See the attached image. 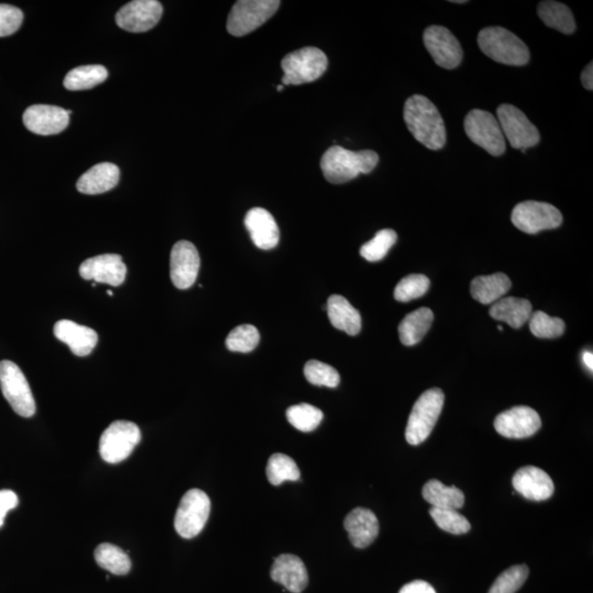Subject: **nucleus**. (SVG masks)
<instances>
[{"label": "nucleus", "instance_id": "1", "mask_svg": "<svg viewBox=\"0 0 593 593\" xmlns=\"http://www.w3.org/2000/svg\"><path fill=\"white\" fill-rule=\"evenodd\" d=\"M403 118L413 138L425 148L437 151L446 143L442 115L435 104L422 94H413L405 104Z\"/></svg>", "mask_w": 593, "mask_h": 593}, {"label": "nucleus", "instance_id": "2", "mask_svg": "<svg viewBox=\"0 0 593 593\" xmlns=\"http://www.w3.org/2000/svg\"><path fill=\"white\" fill-rule=\"evenodd\" d=\"M380 162L374 151L353 152L334 145L325 152L321 170L325 180L332 183H348L361 174H370Z\"/></svg>", "mask_w": 593, "mask_h": 593}, {"label": "nucleus", "instance_id": "3", "mask_svg": "<svg viewBox=\"0 0 593 593\" xmlns=\"http://www.w3.org/2000/svg\"><path fill=\"white\" fill-rule=\"evenodd\" d=\"M482 54L501 64L523 66L529 61V51L524 42L501 27L482 29L479 35Z\"/></svg>", "mask_w": 593, "mask_h": 593}, {"label": "nucleus", "instance_id": "4", "mask_svg": "<svg viewBox=\"0 0 593 593\" xmlns=\"http://www.w3.org/2000/svg\"><path fill=\"white\" fill-rule=\"evenodd\" d=\"M282 68V85H302L317 81L324 74L328 68V57L318 47H302L283 57Z\"/></svg>", "mask_w": 593, "mask_h": 593}, {"label": "nucleus", "instance_id": "5", "mask_svg": "<svg viewBox=\"0 0 593 593\" xmlns=\"http://www.w3.org/2000/svg\"><path fill=\"white\" fill-rule=\"evenodd\" d=\"M445 396L439 388L422 393L414 403L406 430L407 442L419 445L432 433L442 412Z\"/></svg>", "mask_w": 593, "mask_h": 593}, {"label": "nucleus", "instance_id": "6", "mask_svg": "<svg viewBox=\"0 0 593 593\" xmlns=\"http://www.w3.org/2000/svg\"><path fill=\"white\" fill-rule=\"evenodd\" d=\"M281 6L278 0H240L229 14L227 29L230 35L243 36L253 33L274 15Z\"/></svg>", "mask_w": 593, "mask_h": 593}, {"label": "nucleus", "instance_id": "7", "mask_svg": "<svg viewBox=\"0 0 593 593\" xmlns=\"http://www.w3.org/2000/svg\"><path fill=\"white\" fill-rule=\"evenodd\" d=\"M141 440V431L133 422L114 421L104 430L99 442V453L108 464H118L127 460Z\"/></svg>", "mask_w": 593, "mask_h": 593}, {"label": "nucleus", "instance_id": "8", "mask_svg": "<svg viewBox=\"0 0 593 593\" xmlns=\"http://www.w3.org/2000/svg\"><path fill=\"white\" fill-rule=\"evenodd\" d=\"M0 388L15 413L24 418L34 416L36 408L33 391L27 378L14 361H0Z\"/></svg>", "mask_w": 593, "mask_h": 593}, {"label": "nucleus", "instance_id": "9", "mask_svg": "<svg viewBox=\"0 0 593 593\" xmlns=\"http://www.w3.org/2000/svg\"><path fill=\"white\" fill-rule=\"evenodd\" d=\"M212 502L206 492L192 489L182 498L177 509L174 527L183 539L196 538L208 521Z\"/></svg>", "mask_w": 593, "mask_h": 593}, {"label": "nucleus", "instance_id": "10", "mask_svg": "<svg viewBox=\"0 0 593 593\" xmlns=\"http://www.w3.org/2000/svg\"><path fill=\"white\" fill-rule=\"evenodd\" d=\"M464 128L469 138L488 153L493 156L505 153L506 139L499 123L492 114L480 109L471 110L466 115Z\"/></svg>", "mask_w": 593, "mask_h": 593}, {"label": "nucleus", "instance_id": "11", "mask_svg": "<svg viewBox=\"0 0 593 593\" xmlns=\"http://www.w3.org/2000/svg\"><path fill=\"white\" fill-rule=\"evenodd\" d=\"M497 115L503 136L510 142L513 149L526 153L528 149L539 144V130L521 110L512 104H503L498 107Z\"/></svg>", "mask_w": 593, "mask_h": 593}, {"label": "nucleus", "instance_id": "12", "mask_svg": "<svg viewBox=\"0 0 593 593\" xmlns=\"http://www.w3.org/2000/svg\"><path fill=\"white\" fill-rule=\"evenodd\" d=\"M514 227L528 234L558 228L563 223L559 210L548 203L523 202L514 207L511 216Z\"/></svg>", "mask_w": 593, "mask_h": 593}, {"label": "nucleus", "instance_id": "13", "mask_svg": "<svg viewBox=\"0 0 593 593\" xmlns=\"http://www.w3.org/2000/svg\"><path fill=\"white\" fill-rule=\"evenodd\" d=\"M423 42L434 62L446 70H454L463 61V49L459 40L442 25H431L425 30Z\"/></svg>", "mask_w": 593, "mask_h": 593}, {"label": "nucleus", "instance_id": "14", "mask_svg": "<svg viewBox=\"0 0 593 593\" xmlns=\"http://www.w3.org/2000/svg\"><path fill=\"white\" fill-rule=\"evenodd\" d=\"M163 15V7L156 0H134L119 10L115 23L129 33L140 34L154 28Z\"/></svg>", "mask_w": 593, "mask_h": 593}, {"label": "nucleus", "instance_id": "15", "mask_svg": "<svg viewBox=\"0 0 593 593\" xmlns=\"http://www.w3.org/2000/svg\"><path fill=\"white\" fill-rule=\"evenodd\" d=\"M201 269V256L196 246L180 241L171 252V278L178 290H188L195 283Z\"/></svg>", "mask_w": 593, "mask_h": 593}, {"label": "nucleus", "instance_id": "16", "mask_svg": "<svg viewBox=\"0 0 593 593\" xmlns=\"http://www.w3.org/2000/svg\"><path fill=\"white\" fill-rule=\"evenodd\" d=\"M542 427L539 413L532 408L519 406L502 412L495 420L497 432L508 439L532 437Z\"/></svg>", "mask_w": 593, "mask_h": 593}, {"label": "nucleus", "instance_id": "17", "mask_svg": "<svg viewBox=\"0 0 593 593\" xmlns=\"http://www.w3.org/2000/svg\"><path fill=\"white\" fill-rule=\"evenodd\" d=\"M71 110L50 104H35L24 114V124L31 133L39 135L61 133L70 124Z\"/></svg>", "mask_w": 593, "mask_h": 593}, {"label": "nucleus", "instance_id": "18", "mask_svg": "<svg viewBox=\"0 0 593 593\" xmlns=\"http://www.w3.org/2000/svg\"><path fill=\"white\" fill-rule=\"evenodd\" d=\"M80 274L86 281L120 286L127 276V266L118 254L98 255L83 262Z\"/></svg>", "mask_w": 593, "mask_h": 593}, {"label": "nucleus", "instance_id": "19", "mask_svg": "<svg viewBox=\"0 0 593 593\" xmlns=\"http://www.w3.org/2000/svg\"><path fill=\"white\" fill-rule=\"evenodd\" d=\"M514 489L529 500L544 501L554 495L555 486L548 472L534 466L522 467L513 476Z\"/></svg>", "mask_w": 593, "mask_h": 593}, {"label": "nucleus", "instance_id": "20", "mask_svg": "<svg viewBox=\"0 0 593 593\" xmlns=\"http://www.w3.org/2000/svg\"><path fill=\"white\" fill-rule=\"evenodd\" d=\"M244 224L257 248L269 251L280 242V229L272 213L263 208H253L246 213Z\"/></svg>", "mask_w": 593, "mask_h": 593}, {"label": "nucleus", "instance_id": "21", "mask_svg": "<svg viewBox=\"0 0 593 593\" xmlns=\"http://www.w3.org/2000/svg\"><path fill=\"white\" fill-rule=\"evenodd\" d=\"M272 579L285 587L292 593H301L306 589L309 576L306 566L298 556L291 554L281 555L275 559L271 570Z\"/></svg>", "mask_w": 593, "mask_h": 593}, {"label": "nucleus", "instance_id": "22", "mask_svg": "<svg viewBox=\"0 0 593 593\" xmlns=\"http://www.w3.org/2000/svg\"><path fill=\"white\" fill-rule=\"evenodd\" d=\"M344 528L356 549L369 548L380 533V522L375 513L365 508H356L344 519Z\"/></svg>", "mask_w": 593, "mask_h": 593}, {"label": "nucleus", "instance_id": "23", "mask_svg": "<svg viewBox=\"0 0 593 593\" xmlns=\"http://www.w3.org/2000/svg\"><path fill=\"white\" fill-rule=\"evenodd\" d=\"M54 335L61 342L70 346L73 354L82 358L91 354L98 343L96 331L71 320L57 321L54 325Z\"/></svg>", "mask_w": 593, "mask_h": 593}, {"label": "nucleus", "instance_id": "24", "mask_svg": "<svg viewBox=\"0 0 593 593\" xmlns=\"http://www.w3.org/2000/svg\"><path fill=\"white\" fill-rule=\"evenodd\" d=\"M120 171L113 163H99L83 174L77 182L78 192L85 195H99L118 185Z\"/></svg>", "mask_w": 593, "mask_h": 593}, {"label": "nucleus", "instance_id": "25", "mask_svg": "<svg viewBox=\"0 0 593 593\" xmlns=\"http://www.w3.org/2000/svg\"><path fill=\"white\" fill-rule=\"evenodd\" d=\"M327 312L330 322L335 329L344 331L349 335H358L361 332V313L343 296H331L327 303Z\"/></svg>", "mask_w": 593, "mask_h": 593}, {"label": "nucleus", "instance_id": "26", "mask_svg": "<svg viewBox=\"0 0 593 593\" xmlns=\"http://www.w3.org/2000/svg\"><path fill=\"white\" fill-rule=\"evenodd\" d=\"M532 316V304L527 299L508 297L492 304L490 317L513 329L521 328Z\"/></svg>", "mask_w": 593, "mask_h": 593}, {"label": "nucleus", "instance_id": "27", "mask_svg": "<svg viewBox=\"0 0 593 593\" xmlns=\"http://www.w3.org/2000/svg\"><path fill=\"white\" fill-rule=\"evenodd\" d=\"M511 281L506 274L497 272L489 276L476 277L471 282L472 298L482 304H491L500 301L511 290Z\"/></svg>", "mask_w": 593, "mask_h": 593}, {"label": "nucleus", "instance_id": "28", "mask_svg": "<svg viewBox=\"0 0 593 593\" xmlns=\"http://www.w3.org/2000/svg\"><path fill=\"white\" fill-rule=\"evenodd\" d=\"M433 320V312L429 308H420L409 313L399 325L401 343L406 346L418 344L431 328Z\"/></svg>", "mask_w": 593, "mask_h": 593}, {"label": "nucleus", "instance_id": "29", "mask_svg": "<svg viewBox=\"0 0 593 593\" xmlns=\"http://www.w3.org/2000/svg\"><path fill=\"white\" fill-rule=\"evenodd\" d=\"M422 496L433 508L458 510L465 503V495L459 488L445 486L443 482L435 479L424 485Z\"/></svg>", "mask_w": 593, "mask_h": 593}, {"label": "nucleus", "instance_id": "30", "mask_svg": "<svg viewBox=\"0 0 593 593\" xmlns=\"http://www.w3.org/2000/svg\"><path fill=\"white\" fill-rule=\"evenodd\" d=\"M538 13L539 18L548 27L558 30L564 35L575 33V18L566 5L558 2H542L539 5Z\"/></svg>", "mask_w": 593, "mask_h": 593}, {"label": "nucleus", "instance_id": "31", "mask_svg": "<svg viewBox=\"0 0 593 593\" xmlns=\"http://www.w3.org/2000/svg\"><path fill=\"white\" fill-rule=\"evenodd\" d=\"M108 78V71L102 65L78 66L68 72L64 78V87L68 91H86Z\"/></svg>", "mask_w": 593, "mask_h": 593}, {"label": "nucleus", "instance_id": "32", "mask_svg": "<svg viewBox=\"0 0 593 593\" xmlns=\"http://www.w3.org/2000/svg\"><path fill=\"white\" fill-rule=\"evenodd\" d=\"M94 559L110 574L124 576L131 570V559L123 549L114 544L103 543L94 550Z\"/></svg>", "mask_w": 593, "mask_h": 593}, {"label": "nucleus", "instance_id": "33", "mask_svg": "<svg viewBox=\"0 0 593 593\" xmlns=\"http://www.w3.org/2000/svg\"><path fill=\"white\" fill-rule=\"evenodd\" d=\"M267 479L272 485L280 486L283 481H297L301 479L296 461L283 454L272 455L266 467Z\"/></svg>", "mask_w": 593, "mask_h": 593}, {"label": "nucleus", "instance_id": "34", "mask_svg": "<svg viewBox=\"0 0 593 593\" xmlns=\"http://www.w3.org/2000/svg\"><path fill=\"white\" fill-rule=\"evenodd\" d=\"M288 422L301 432H312L322 422L323 413L320 409L301 403L292 406L286 412Z\"/></svg>", "mask_w": 593, "mask_h": 593}, {"label": "nucleus", "instance_id": "35", "mask_svg": "<svg viewBox=\"0 0 593 593\" xmlns=\"http://www.w3.org/2000/svg\"><path fill=\"white\" fill-rule=\"evenodd\" d=\"M260 339L259 330L254 325L242 324L231 331L225 340V345L231 351L250 353L259 345Z\"/></svg>", "mask_w": 593, "mask_h": 593}, {"label": "nucleus", "instance_id": "36", "mask_svg": "<svg viewBox=\"0 0 593 593\" xmlns=\"http://www.w3.org/2000/svg\"><path fill=\"white\" fill-rule=\"evenodd\" d=\"M430 516L438 524L440 529L454 535H460L469 532L471 528L469 519L461 516L458 510L452 509H430Z\"/></svg>", "mask_w": 593, "mask_h": 593}, {"label": "nucleus", "instance_id": "37", "mask_svg": "<svg viewBox=\"0 0 593 593\" xmlns=\"http://www.w3.org/2000/svg\"><path fill=\"white\" fill-rule=\"evenodd\" d=\"M397 238L395 231L390 229L381 230L376 233L374 239L361 246L360 253L366 261H381L395 245Z\"/></svg>", "mask_w": 593, "mask_h": 593}, {"label": "nucleus", "instance_id": "38", "mask_svg": "<svg viewBox=\"0 0 593 593\" xmlns=\"http://www.w3.org/2000/svg\"><path fill=\"white\" fill-rule=\"evenodd\" d=\"M529 330L539 339H556L565 332V322L559 318L549 317L543 311L532 313Z\"/></svg>", "mask_w": 593, "mask_h": 593}, {"label": "nucleus", "instance_id": "39", "mask_svg": "<svg viewBox=\"0 0 593 593\" xmlns=\"http://www.w3.org/2000/svg\"><path fill=\"white\" fill-rule=\"evenodd\" d=\"M303 371L307 381L314 386L335 388L340 384L341 378L338 371L322 361H309L304 365Z\"/></svg>", "mask_w": 593, "mask_h": 593}, {"label": "nucleus", "instance_id": "40", "mask_svg": "<svg viewBox=\"0 0 593 593\" xmlns=\"http://www.w3.org/2000/svg\"><path fill=\"white\" fill-rule=\"evenodd\" d=\"M430 288V280L425 275L413 274L402 278L395 290L399 302H409L425 295Z\"/></svg>", "mask_w": 593, "mask_h": 593}, {"label": "nucleus", "instance_id": "41", "mask_svg": "<svg viewBox=\"0 0 593 593\" xmlns=\"http://www.w3.org/2000/svg\"><path fill=\"white\" fill-rule=\"evenodd\" d=\"M529 573L527 565L511 567L498 577L489 593H516L528 579Z\"/></svg>", "mask_w": 593, "mask_h": 593}, {"label": "nucleus", "instance_id": "42", "mask_svg": "<svg viewBox=\"0 0 593 593\" xmlns=\"http://www.w3.org/2000/svg\"><path fill=\"white\" fill-rule=\"evenodd\" d=\"M24 14L17 7L0 5V36L12 35L23 25Z\"/></svg>", "mask_w": 593, "mask_h": 593}, {"label": "nucleus", "instance_id": "43", "mask_svg": "<svg viewBox=\"0 0 593 593\" xmlns=\"http://www.w3.org/2000/svg\"><path fill=\"white\" fill-rule=\"evenodd\" d=\"M18 496L12 490H0V528L4 526L7 513L18 506Z\"/></svg>", "mask_w": 593, "mask_h": 593}, {"label": "nucleus", "instance_id": "44", "mask_svg": "<svg viewBox=\"0 0 593 593\" xmlns=\"http://www.w3.org/2000/svg\"><path fill=\"white\" fill-rule=\"evenodd\" d=\"M399 593H437V591L428 582L416 580L403 586Z\"/></svg>", "mask_w": 593, "mask_h": 593}, {"label": "nucleus", "instance_id": "45", "mask_svg": "<svg viewBox=\"0 0 593 593\" xmlns=\"http://www.w3.org/2000/svg\"><path fill=\"white\" fill-rule=\"evenodd\" d=\"M581 82L582 85L588 91H592L593 89V63L591 62L589 65H587L585 70L581 73Z\"/></svg>", "mask_w": 593, "mask_h": 593}, {"label": "nucleus", "instance_id": "46", "mask_svg": "<svg viewBox=\"0 0 593 593\" xmlns=\"http://www.w3.org/2000/svg\"><path fill=\"white\" fill-rule=\"evenodd\" d=\"M582 360H584V363L589 369L591 371H593V354L592 351H585L584 355H582Z\"/></svg>", "mask_w": 593, "mask_h": 593}, {"label": "nucleus", "instance_id": "47", "mask_svg": "<svg viewBox=\"0 0 593 593\" xmlns=\"http://www.w3.org/2000/svg\"><path fill=\"white\" fill-rule=\"evenodd\" d=\"M453 4H466V0H453V2H450Z\"/></svg>", "mask_w": 593, "mask_h": 593}, {"label": "nucleus", "instance_id": "48", "mask_svg": "<svg viewBox=\"0 0 593 593\" xmlns=\"http://www.w3.org/2000/svg\"><path fill=\"white\" fill-rule=\"evenodd\" d=\"M283 88H285V86L282 85V84H281V85L277 86V91L282 92Z\"/></svg>", "mask_w": 593, "mask_h": 593}, {"label": "nucleus", "instance_id": "49", "mask_svg": "<svg viewBox=\"0 0 593 593\" xmlns=\"http://www.w3.org/2000/svg\"><path fill=\"white\" fill-rule=\"evenodd\" d=\"M107 292H108V295L113 296V292L112 291H108Z\"/></svg>", "mask_w": 593, "mask_h": 593}, {"label": "nucleus", "instance_id": "50", "mask_svg": "<svg viewBox=\"0 0 593 593\" xmlns=\"http://www.w3.org/2000/svg\"><path fill=\"white\" fill-rule=\"evenodd\" d=\"M498 330H499V331H502V330H503L502 327H501V325H498Z\"/></svg>", "mask_w": 593, "mask_h": 593}]
</instances>
